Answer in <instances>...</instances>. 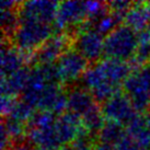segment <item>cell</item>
Listing matches in <instances>:
<instances>
[{
    "label": "cell",
    "instance_id": "6da1fadb",
    "mask_svg": "<svg viewBox=\"0 0 150 150\" xmlns=\"http://www.w3.org/2000/svg\"><path fill=\"white\" fill-rule=\"evenodd\" d=\"M132 71L127 62L106 58L89 67L81 79L84 88L96 102L103 103L120 92V87L124 84Z\"/></svg>",
    "mask_w": 150,
    "mask_h": 150
},
{
    "label": "cell",
    "instance_id": "7a4b0ae2",
    "mask_svg": "<svg viewBox=\"0 0 150 150\" xmlns=\"http://www.w3.org/2000/svg\"><path fill=\"white\" fill-rule=\"evenodd\" d=\"M67 110L81 121L88 133H99L104 125L102 110L86 88L74 87L67 93Z\"/></svg>",
    "mask_w": 150,
    "mask_h": 150
},
{
    "label": "cell",
    "instance_id": "3957f363",
    "mask_svg": "<svg viewBox=\"0 0 150 150\" xmlns=\"http://www.w3.org/2000/svg\"><path fill=\"white\" fill-rule=\"evenodd\" d=\"M57 116L50 112L34 114L29 122V137L35 146L41 149L57 150L63 147Z\"/></svg>",
    "mask_w": 150,
    "mask_h": 150
},
{
    "label": "cell",
    "instance_id": "277c9868",
    "mask_svg": "<svg viewBox=\"0 0 150 150\" xmlns=\"http://www.w3.org/2000/svg\"><path fill=\"white\" fill-rule=\"evenodd\" d=\"M54 28L52 24L42 22L20 20L17 29L12 34V42L16 48L22 53H31L36 50L53 38Z\"/></svg>",
    "mask_w": 150,
    "mask_h": 150
},
{
    "label": "cell",
    "instance_id": "5b68a950",
    "mask_svg": "<svg viewBox=\"0 0 150 150\" xmlns=\"http://www.w3.org/2000/svg\"><path fill=\"white\" fill-rule=\"evenodd\" d=\"M139 38L136 31L128 25L122 24L105 36L104 55L108 58L127 62L134 59Z\"/></svg>",
    "mask_w": 150,
    "mask_h": 150
},
{
    "label": "cell",
    "instance_id": "8992f818",
    "mask_svg": "<svg viewBox=\"0 0 150 150\" xmlns=\"http://www.w3.org/2000/svg\"><path fill=\"white\" fill-rule=\"evenodd\" d=\"M123 88L138 113L148 111L150 108V64L132 71Z\"/></svg>",
    "mask_w": 150,
    "mask_h": 150
},
{
    "label": "cell",
    "instance_id": "52a82bcc",
    "mask_svg": "<svg viewBox=\"0 0 150 150\" xmlns=\"http://www.w3.org/2000/svg\"><path fill=\"white\" fill-rule=\"evenodd\" d=\"M102 114L108 122H114L121 125H128L138 116L136 108L125 92H117L103 102L101 106Z\"/></svg>",
    "mask_w": 150,
    "mask_h": 150
},
{
    "label": "cell",
    "instance_id": "ba28073f",
    "mask_svg": "<svg viewBox=\"0 0 150 150\" xmlns=\"http://www.w3.org/2000/svg\"><path fill=\"white\" fill-rule=\"evenodd\" d=\"M104 35L93 28H84L75 38L74 50H76L89 63H98L104 54Z\"/></svg>",
    "mask_w": 150,
    "mask_h": 150
},
{
    "label": "cell",
    "instance_id": "9c48e42d",
    "mask_svg": "<svg viewBox=\"0 0 150 150\" xmlns=\"http://www.w3.org/2000/svg\"><path fill=\"white\" fill-rule=\"evenodd\" d=\"M87 59L83 58L76 50H67L56 62V69L60 82L72 83L79 78H82L88 67Z\"/></svg>",
    "mask_w": 150,
    "mask_h": 150
},
{
    "label": "cell",
    "instance_id": "30bf717a",
    "mask_svg": "<svg viewBox=\"0 0 150 150\" xmlns=\"http://www.w3.org/2000/svg\"><path fill=\"white\" fill-rule=\"evenodd\" d=\"M58 4L59 2L48 0H34L22 2L18 8L19 19L52 24L56 20Z\"/></svg>",
    "mask_w": 150,
    "mask_h": 150
},
{
    "label": "cell",
    "instance_id": "8fae6325",
    "mask_svg": "<svg viewBox=\"0 0 150 150\" xmlns=\"http://www.w3.org/2000/svg\"><path fill=\"white\" fill-rule=\"evenodd\" d=\"M88 19L87 4L83 1H63L59 2L56 14V28L65 29L77 26Z\"/></svg>",
    "mask_w": 150,
    "mask_h": 150
},
{
    "label": "cell",
    "instance_id": "7c38bea8",
    "mask_svg": "<svg viewBox=\"0 0 150 150\" xmlns=\"http://www.w3.org/2000/svg\"><path fill=\"white\" fill-rule=\"evenodd\" d=\"M68 41L64 35H56L50 38L45 44H43L36 52H34L33 60L38 63V65L43 64H54L58 58L67 50Z\"/></svg>",
    "mask_w": 150,
    "mask_h": 150
},
{
    "label": "cell",
    "instance_id": "4fadbf2b",
    "mask_svg": "<svg viewBox=\"0 0 150 150\" xmlns=\"http://www.w3.org/2000/svg\"><path fill=\"white\" fill-rule=\"evenodd\" d=\"M30 72L31 70L24 66L16 72L2 78L1 80L2 96H11V98H16L19 94L22 96L29 80Z\"/></svg>",
    "mask_w": 150,
    "mask_h": 150
},
{
    "label": "cell",
    "instance_id": "5bb4252c",
    "mask_svg": "<svg viewBox=\"0 0 150 150\" xmlns=\"http://www.w3.org/2000/svg\"><path fill=\"white\" fill-rule=\"evenodd\" d=\"M24 66V57L22 55V52H20L14 46L2 44V48H1V76L2 78L16 72Z\"/></svg>",
    "mask_w": 150,
    "mask_h": 150
},
{
    "label": "cell",
    "instance_id": "9a60e30c",
    "mask_svg": "<svg viewBox=\"0 0 150 150\" xmlns=\"http://www.w3.org/2000/svg\"><path fill=\"white\" fill-rule=\"evenodd\" d=\"M126 134L132 137L144 150H150V129L145 117L138 115L126 125Z\"/></svg>",
    "mask_w": 150,
    "mask_h": 150
},
{
    "label": "cell",
    "instance_id": "2e32d148",
    "mask_svg": "<svg viewBox=\"0 0 150 150\" xmlns=\"http://www.w3.org/2000/svg\"><path fill=\"white\" fill-rule=\"evenodd\" d=\"M149 23L150 14L146 4H135L125 17V24L138 33L147 31Z\"/></svg>",
    "mask_w": 150,
    "mask_h": 150
},
{
    "label": "cell",
    "instance_id": "e0dca14e",
    "mask_svg": "<svg viewBox=\"0 0 150 150\" xmlns=\"http://www.w3.org/2000/svg\"><path fill=\"white\" fill-rule=\"evenodd\" d=\"M125 134L126 130L124 129L123 125L108 121L106 123H104L102 128L99 130L98 138L100 140L101 145L114 148Z\"/></svg>",
    "mask_w": 150,
    "mask_h": 150
},
{
    "label": "cell",
    "instance_id": "ac0fdd59",
    "mask_svg": "<svg viewBox=\"0 0 150 150\" xmlns=\"http://www.w3.org/2000/svg\"><path fill=\"white\" fill-rule=\"evenodd\" d=\"M139 42L134 57V63L137 66H146L150 64V35L147 31L138 33Z\"/></svg>",
    "mask_w": 150,
    "mask_h": 150
},
{
    "label": "cell",
    "instance_id": "d6986e66",
    "mask_svg": "<svg viewBox=\"0 0 150 150\" xmlns=\"http://www.w3.org/2000/svg\"><path fill=\"white\" fill-rule=\"evenodd\" d=\"M32 112H33V108L32 106H30L22 99L21 100L16 99L11 108H10V111H9V113L6 115V117L24 124L25 122H30V120L33 117L34 114H32Z\"/></svg>",
    "mask_w": 150,
    "mask_h": 150
},
{
    "label": "cell",
    "instance_id": "ffe728a7",
    "mask_svg": "<svg viewBox=\"0 0 150 150\" xmlns=\"http://www.w3.org/2000/svg\"><path fill=\"white\" fill-rule=\"evenodd\" d=\"M0 10H1V26L4 30V33L9 36H12L20 21L18 9L9 8L0 9Z\"/></svg>",
    "mask_w": 150,
    "mask_h": 150
},
{
    "label": "cell",
    "instance_id": "44dd1931",
    "mask_svg": "<svg viewBox=\"0 0 150 150\" xmlns=\"http://www.w3.org/2000/svg\"><path fill=\"white\" fill-rule=\"evenodd\" d=\"M123 19H121L120 17H117L116 14H114L112 12H108V14H105L104 17H102L100 20L94 23V26H91L93 29H96L98 32H100L102 35L105 36L108 33H111L113 30L118 26V23L122 21Z\"/></svg>",
    "mask_w": 150,
    "mask_h": 150
},
{
    "label": "cell",
    "instance_id": "7402d4cb",
    "mask_svg": "<svg viewBox=\"0 0 150 150\" xmlns=\"http://www.w3.org/2000/svg\"><path fill=\"white\" fill-rule=\"evenodd\" d=\"M114 150H144L132 137L125 134L123 138L114 147Z\"/></svg>",
    "mask_w": 150,
    "mask_h": 150
},
{
    "label": "cell",
    "instance_id": "603a6c76",
    "mask_svg": "<svg viewBox=\"0 0 150 150\" xmlns=\"http://www.w3.org/2000/svg\"><path fill=\"white\" fill-rule=\"evenodd\" d=\"M9 150H32V148L26 142H19V144H13Z\"/></svg>",
    "mask_w": 150,
    "mask_h": 150
},
{
    "label": "cell",
    "instance_id": "cb8c5ba5",
    "mask_svg": "<svg viewBox=\"0 0 150 150\" xmlns=\"http://www.w3.org/2000/svg\"><path fill=\"white\" fill-rule=\"evenodd\" d=\"M96 150H114V148L108 147V146H104V145H100V146L98 147V149Z\"/></svg>",
    "mask_w": 150,
    "mask_h": 150
},
{
    "label": "cell",
    "instance_id": "d4e9b609",
    "mask_svg": "<svg viewBox=\"0 0 150 150\" xmlns=\"http://www.w3.org/2000/svg\"><path fill=\"white\" fill-rule=\"evenodd\" d=\"M145 120H146L147 125H148V127H149V129H150V108L147 111V115H146V117H145Z\"/></svg>",
    "mask_w": 150,
    "mask_h": 150
},
{
    "label": "cell",
    "instance_id": "484cf974",
    "mask_svg": "<svg viewBox=\"0 0 150 150\" xmlns=\"http://www.w3.org/2000/svg\"><path fill=\"white\" fill-rule=\"evenodd\" d=\"M147 32L149 33V35H150V23H149V25H148V29H147Z\"/></svg>",
    "mask_w": 150,
    "mask_h": 150
},
{
    "label": "cell",
    "instance_id": "4316f807",
    "mask_svg": "<svg viewBox=\"0 0 150 150\" xmlns=\"http://www.w3.org/2000/svg\"><path fill=\"white\" fill-rule=\"evenodd\" d=\"M36 150H47V149H41V148H38Z\"/></svg>",
    "mask_w": 150,
    "mask_h": 150
}]
</instances>
